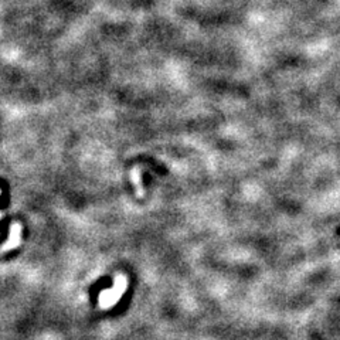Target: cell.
<instances>
[{"mask_svg": "<svg viewBox=\"0 0 340 340\" xmlns=\"http://www.w3.org/2000/svg\"><path fill=\"white\" fill-rule=\"evenodd\" d=\"M20 243H21V225L19 223H14L13 225H10L9 237L5 241V244L2 245V251L7 252V251L13 250Z\"/></svg>", "mask_w": 340, "mask_h": 340, "instance_id": "obj_2", "label": "cell"}, {"mask_svg": "<svg viewBox=\"0 0 340 340\" xmlns=\"http://www.w3.org/2000/svg\"><path fill=\"white\" fill-rule=\"evenodd\" d=\"M130 179L134 181V186L136 189V194L142 197L143 196V186H142V180H141V170L139 169H132V172H130Z\"/></svg>", "mask_w": 340, "mask_h": 340, "instance_id": "obj_3", "label": "cell"}, {"mask_svg": "<svg viewBox=\"0 0 340 340\" xmlns=\"http://www.w3.org/2000/svg\"><path fill=\"white\" fill-rule=\"evenodd\" d=\"M126 282H128V281H126V276L123 275L116 276L115 286L112 289H109V291H105L103 294H101V305L108 306V305L115 303V302L119 299L121 294L126 289Z\"/></svg>", "mask_w": 340, "mask_h": 340, "instance_id": "obj_1", "label": "cell"}]
</instances>
